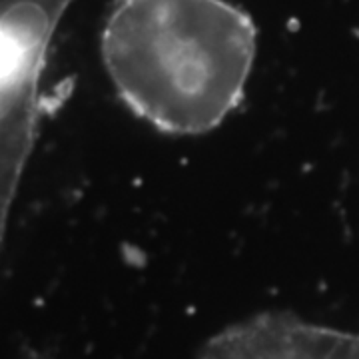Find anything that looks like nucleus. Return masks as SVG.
<instances>
[{"label":"nucleus","instance_id":"7ed1b4c3","mask_svg":"<svg viewBox=\"0 0 359 359\" xmlns=\"http://www.w3.org/2000/svg\"><path fill=\"white\" fill-rule=\"evenodd\" d=\"M196 359H359V332L271 309L226 325Z\"/></svg>","mask_w":359,"mask_h":359},{"label":"nucleus","instance_id":"f03ea898","mask_svg":"<svg viewBox=\"0 0 359 359\" xmlns=\"http://www.w3.org/2000/svg\"><path fill=\"white\" fill-rule=\"evenodd\" d=\"M72 0H0V248L36 134L40 82Z\"/></svg>","mask_w":359,"mask_h":359},{"label":"nucleus","instance_id":"f257e3e1","mask_svg":"<svg viewBox=\"0 0 359 359\" xmlns=\"http://www.w3.org/2000/svg\"><path fill=\"white\" fill-rule=\"evenodd\" d=\"M256 48L252 18L228 0H116L100 40L122 102L172 136L208 134L242 104Z\"/></svg>","mask_w":359,"mask_h":359}]
</instances>
